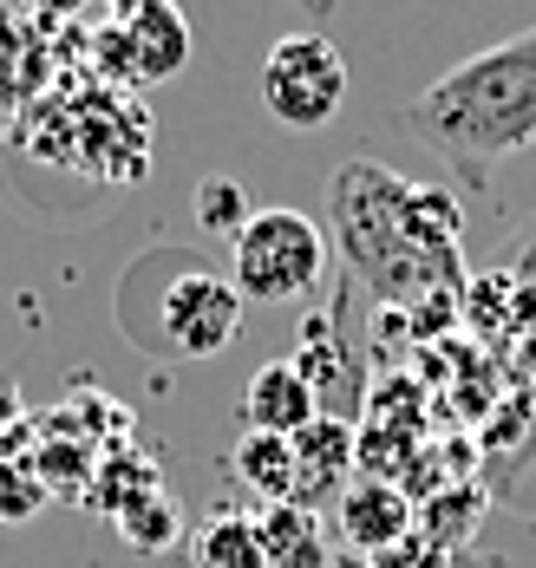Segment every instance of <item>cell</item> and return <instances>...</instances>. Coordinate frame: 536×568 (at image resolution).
I'll return each mask as SVG.
<instances>
[{"label": "cell", "mask_w": 536, "mask_h": 568, "mask_svg": "<svg viewBox=\"0 0 536 568\" xmlns=\"http://www.w3.org/2000/svg\"><path fill=\"white\" fill-rule=\"evenodd\" d=\"M327 242L380 307H425L465 294V210L445 183H413L393 164L347 158L327 183Z\"/></svg>", "instance_id": "1"}, {"label": "cell", "mask_w": 536, "mask_h": 568, "mask_svg": "<svg viewBox=\"0 0 536 568\" xmlns=\"http://www.w3.org/2000/svg\"><path fill=\"white\" fill-rule=\"evenodd\" d=\"M406 131L432 144L465 183H491V171L536 144V20L524 33L458 59L406 105Z\"/></svg>", "instance_id": "2"}, {"label": "cell", "mask_w": 536, "mask_h": 568, "mask_svg": "<svg viewBox=\"0 0 536 568\" xmlns=\"http://www.w3.org/2000/svg\"><path fill=\"white\" fill-rule=\"evenodd\" d=\"M327 229L301 210H255L242 235L230 242V282L242 301L282 307V301H307L321 275H327Z\"/></svg>", "instance_id": "3"}, {"label": "cell", "mask_w": 536, "mask_h": 568, "mask_svg": "<svg viewBox=\"0 0 536 568\" xmlns=\"http://www.w3.org/2000/svg\"><path fill=\"white\" fill-rule=\"evenodd\" d=\"M347 105V53L327 33H289L262 59V112L282 131H321Z\"/></svg>", "instance_id": "4"}, {"label": "cell", "mask_w": 536, "mask_h": 568, "mask_svg": "<svg viewBox=\"0 0 536 568\" xmlns=\"http://www.w3.org/2000/svg\"><path fill=\"white\" fill-rule=\"evenodd\" d=\"M242 307L249 301L236 294V282H216L210 268H183L178 282H164V294H158L164 353H178V359H216L242 334Z\"/></svg>", "instance_id": "5"}, {"label": "cell", "mask_w": 536, "mask_h": 568, "mask_svg": "<svg viewBox=\"0 0 536 568\" xmlns=\"http://www.w3.org/2000/svg\"><path fill=\"white\" fill-rule=\"evenodd\" d=\"M99 59L112 65L105 79L119 85H158V79H178L190 65V20H183L178 0H144L119 13L99 40Z\"/></svg>", "instance_id": "6"}, {"label": "cell", "mask_w": 536, "mask_h": 568, "mask_svg": "<svg viewBox=\"0 0 536 568\" xmlns=\"http://www.w3.org/2000/svg\"><path fill=\"white\" fill-rule=\"evenodd\" d=\"M413 523H418L413 497H406L400 484H386V477H354V484L341 490V504H334V529H341L347 556H360V562L400 549V542L413 536Z\"/></svg>", "instance_id": "7"}, {"label": "cell", "mask_w": 536, "mask_h": 568, "mask_svg": "<svg viewBox=\"0 0 536 568\" xmlns=\"http://www.w3.org/2000/svg\"><path fill=\"white\" fill-rule=\"evenodd\" d=\"M47 20L27 0H0V131L27 112V99L47 85Z\"/></svg>", "instance_id": "8"}, {"label": "cell", "mask_w": 536, "mask_h": 568, "mask_svg": "<svg viewBox=\"0 0 536 568\" xmlns=\"http://www.w3.org/2000/svg\"><path fill=\"white\" fill-rule=\"evenodd\" d=\"M347 484H354V425L321 412L295 438V504L321 516V504L334 510Z\"/></svg>", "instance_id": "9"}, {"label": "cell", "mask_w": 536, "mask_h": 568, "mask_svg": "<svg viewBox=\"0 0 536 568\" xmlns=\"http://www.w3.org/2000/svg\"><path fill=\"white\" fill-rule=\"evenodd\" d=\"M295 366H301V379L314 386L321 412L354 425V412H360V366H354L347 334H341V301L327 307V321H307V341H301Z\"/></svg>", "instance_id": "10"}, {"label": "cell", "mask_w": 536, "mask_h": 568, "mask_svg": "<svg viewBox=\"0 0 536 568\" xmlns=\"http://www.w3.org/2000/svg\"><path fill=\"white\" fill-rule=\"evenodd\" d=\"M314 418H321V398H314V386L301 379L295 359H275V366H262V373L242 386V425H249V432L301 438Z\"/></svg>", "instance_id": "11"}, {"label": "cell", "mask_w": 536, "mask_h": 568, "mask_svg": "<svg viewBox=\"0 0 536 568\" xmlns=\"http://www.w3.org/2000/svg\"><path fill=\"white\" fill-rule=\"evenodd\" d=\"M255 529H262L269 568H327L334 562L321 516L301 510V504H269V510H255Z\"/></svg>", "instance_id": "12"}, {"label": "cell", "mask_w": 536, "mask_h": 568, "mask_svg": "<svg viewBox=\"0 0 536 568\" xmlns=\"http://www.w3.org/2000/svg\"><path fill=\"white\" fill-rule=\"evenodd\" d=\"M236 484L269 510V504H295V438H269V432H242L230 452Z\"/></svg>", "instance_id": "13"}, {"label": "cell", "mask_w": 536, "mask_h": 568, "mask_svg": "<svg viewBox=\"0 0 536 568\" xmlns=\"http://www.w3.org/2000/svg\"><path fill=\"white\" fill-rule=\"evenodd\" d=\"M190 562L196 568H269L255 510H216L196 536H190Z\"/></svg>", "instance_id": "14"}, {"label": "cell", "mask_w": 536, "mask_h": 568, "mask_svg": "<svg viewBox=\"0 0 536 568\" xmlns=\"http://www.w3.org/2000/svg\"><path fill=\"white\" fill-rule=\"evenodd\" d=\"M249 216H255V210H249V190H242V176H203V183H196V223L210 229V235L236 242Z\"/></svg>", "instance_id": "15"}, {"label": "cell", "mask_w": 536, "mask_h": 568, "mask_svg": "<svg viewBox=\"0 0 536 568\" xmlns=\"http://www.w3.org/2000/svg\"><path fill=\"white\" fill-rule=\"evenodd\" d=\"M504 275L524 287V294H530V307H536V216H530V229L504 248Z\"/></svg>", "instance_id": "16"}, {"label": "cell", "mask_w": 536, "mask_h": 568, "mask_svg": "<svg viewBox=\"0 0 536 568\" xmlns=\"http://www.w3.org/2000/svg\"><path fill=\"white\" fill-rule=\"evenodd\" d=\"M510 373H517V386H536V327L510 341Z\"/></svg>", "instance_id": "17"}, {"label": "cell", "mask_w": 536, "mask_h": 568, "mask_svg": "<svg viewBox=\"0 0 536 568\" xmlns=\"http://www.w3.org/2000/svg\"><path fill=\"white\" fill-rule=\"evenodd\" d=\"M92 0H40V20L53 27V20H72V13H85Z\"/></svg>", "instance_id": "18"}, {"label": "cell", "mask_w": 536, "mask_h": 568, "mask_svg": "<svg viewBox=\"0 0 536 568\" xmlns=\"http://www.w3.org/2000/svg\"><path fill=\"white\" fill-rule=\"evenodd\" d=\"M289 7H295L301 20H334V7H341V0H289Z\"/></svg>", "instance_id": "19"}, {"label": "cell", "mask_w": 536, "mask_h": 568, "mask_svg": "<svg viewBox=\"0 0 536 568\" xmlns=\"http://www.w3.org/2000/svg\"><path fill=\"white\" fill-rule=\"evenodd\" d=\"M131 7H144V0H112V13H131Z\"/></svg>", "instance_id": "20"}]
</instances>
